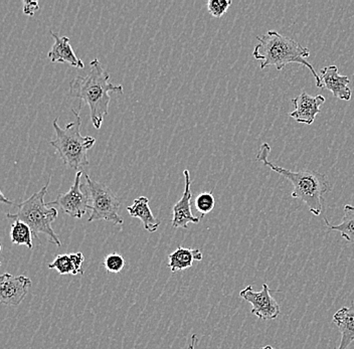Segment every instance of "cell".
Segmentation results:
<instances>
[{
  "label": "cell",
  "mask_w": 354,
  "mask_h": 349,
  "mask_svg": "<svg viewBox=\"0 0 354 349\" xmlns=\"http://www.w3.org/2000/svg\"><path fill=\"white\" fill-rule=\"evenodd\" d=\"M103 266L109 273L118 274L123 270L124 266H125V260L119 254L112 253L106 256Z\"/></svg>",
  "instance_id": "44dd1931"
},
{
  "label": "cell",
  "mask_w": 354,
  "mask_h": 349,
  "mask_svg": "<svg viewBox=\"0 0 354 349\" xmlns=\"http://www.w3.org/2000/svg\"><path fill=\"white\" fill-rule=\"evenodd\" d=\"M214 205H216V200L212 192H203L196 198V207L198 213L201 214V218L212 211Z\"/></svg>",
  "instance_id": "ffe728a7"
},
{
  "label": "cell",
  "mask_w": 354,
  "mask_h": 349,
  "mask_svg": "<svg viewBox=\"0 0 354 349\" xmlns=\"http://www.w3.org/2000/svg\"><path fill=\"white\" fill-rule=\"evenodd\" d=\"M292 103L295 106V110L289 113V116L299 123L311 125L319 114L320 107L325 103V98L322 95L310 96L307 93H302L297 98L293 99Z\"/></svg>",
  "instance_id": "8fae6325"
},
{
  "label": "cell",
  "mask_w": 354,
  "mask_h": 349,
  "mask_svg": "<svg viewBox=\"0 0 354 349\" xmlns=\"http://www.w3.org/2000/svg\"><path fill=\"white\" fill-rule=\"evenodd\" d=\"M50 32L55 39L54 46H52V50L48 54L50 62L59 64L68 63V65L77 68H85L83 61H81L75 54L70 44V39L68 37H59L53 30H50Z\"/></svg>",
  "instance_id": "4fadbf2b"
},
{
  "label": "cell",
  "mask_w": 354,
  "mask_h": 349,
  "mask_svg": "<svg viewBox=\"0 0 354 349\" xmlns=\"http://www.w3.org/2000/svg\"><path fill=\"white\" fill-rule=\"evenodd\" d=\"M333 322L342 333L337 349H347L354 341V305L342 307L333 315Z\"/></svg>",
  "instance_id": "5bb4252c"
},
{
  "label": "cell",
  "mask_w": 354,
  "mask_h": 349,
  "mask_svg": "<svg viewBox=\"0 0 354 349\" xmlns=\"http://www.w3.org/2000/svg\"><path fill=\"white\" fill-rule=\"evenodd\" d=\"M231 6L232 0H209L207 2V10L212 17L220 19Z\"/></svg>",
  "instance_id": "7402d4cb"
},
{
  "label": "cell",
  "mask_w": 354,
  "mask_h": 349,
  "mask_svg": "<svg viewBox=\"0 0 354 349\" xmlns=\"http://www.w3.org/2000/svg\"><path fill=\"white\" fill-rule=\"evenodd\" d=\"M241 298L252 305V314L260 318L261 320H274L280 314V305L274 299L270 293L267 284H263L260 292H254L253 287L248 286L240 293Z\"/></svg>",
  "instance_id": "ba28073f"
},
{
  "label": "cell",
  "mask_w": 354,
  "mask_h": 349,
  "mask_svg": "<svg viewBox=\"0 0 354 349\" xmlns=\"http://www.w3.org/2000/svg\"><path fill=\"white\" fill-rule=\"evenodd\" d=\"M198 335L194 334L192 337V342L189 344V348L188 349H196V344H198Z\"/></svg>",
  "instance_id": "d4e9b609"
},
{
  "label": "cell",
  "mask_w": 354,
  "mask_h": 349,
  "mask_svg": "<svg viewBox=\"0 0 354 349\" xmlns=\"http://www.w3.org/2000/svg\"><path fill=\"white\" fill-rule=\"evenodd\" d=\"M39 3L37 1H24V13L28 17H33L35 13L39 12Z\"/></svg>",
  "instance_id": "cb8c5ba5"
},
{
  "label": "cell",
  "mask_w": 354,
  "mask_h": 349,
  "mask_svg": "<svg viewBox=\"0 0 354 349\" xmlns=\"http://www.w3.org/2000/svg\"><path fill=\"white\" fill-rule=\"evenodd\" d=\"M183 176L185 178V189L183 198L174 205L172 209L174 218H172V227L174 229L183 227L187 229L189 224H198L201 218L194 216L192 213V180L188 169L183 170Z\"/></svg>",
  "instance_id": "30bf717a"
},
{
  "label": "cell",
  "mask_w": 354,
  "mask_h": 349,
  "mask_svg": "<svg viewBox=\"0 0 354 349\" xmlns=\"http://www.w3.org/2000/svg\"><path fill=\"white\" fill-rule=\"evenodd\" d=\"M271 147L267 143H263L260 148L257 160L264 163L266 167L286 178L293 185L292 198H299L308 207L309 211L315 216H320L322 211V198L324 194L332 191V187L327 176L315 170H301L294 172L291 170L278 167L270 162L269 156Z\"/></svg>",
  "instance_id": "3957f363"
},
{
  "label": "cell",
  "mask_w": 354,
  "mask_h": 349,
  "mask_svg": "<svg viewBox=\"0 0 354 349\" xmlns=\"http://www.w3.org/2000/svg\"><path fill=\"white\" fill-rule=\"evenodd\" d=\"M75 115V120L68 123L65 128L59 127V118L54 120L55 131V140H50V144L57 150L59 158L66 165L73 169L82 170L88 167L87 152L96 143V139L92 136L83 137L81 134L82 119L79 110L72 109Z\"/></svg>",
  "instance_id": "277c9868"
},
{
  "label": "cell",
  "mask_w": 354,
  "mask_h": 349,
  "mask_svg": "<svg viewBox=\"0 0 354 349\" xmlns=\"http://www.w3.org/2000/svg\"><path fill=\"white\" fill-rule=\"evenodd\" d=\"M109 93L123 94V86L111 83L110 75L98 59L90 63V70L86 77L77 76L70 83V95L80 99L81 104L90 108L91 121L96 129H100L104 118L109 112Z\"/></svg>",
  "instance_id": "6da1fadb"
},
{
  "label": "cell",
  "mask_w": 354,
  "mask_h": 349,
  "mask_svg": "<svg viewBox=\"0 0 354 349\" xmlns=\"http://www.w3.org/2000/svg\"><path fill=\"white\" fill-rule=\"evenodd\" d=\"M203 252L199 249H187L178 247L174 252L168 256V267L170 268L171 273L176 272L187 270L194 265V261H203Z\"/></svg>",
  "instance_id": "2e32d148"
},
{
  "label": "cell",
  "mask_w": 354,
  "mask_h": 349,
  "mask_svg": "<svg viewBox=\"0 0 354 349\" xmlns=\"http://www.w3.org/2000/svg\"><path fill=\"white\" fill-rule=\"evenodd\" d=\"M0 196H1V202H2L8 203V205H17V203L11 202V200H8V198H6V196H4L3 192L0 191Z\"/></svg>",
  "instance_id": "484cf974"
},
{
  "label": "cell",
  "mask_w": 354,
  "mask_h": 349,
  "mask_svg": "<svg viewBox=\"0 0 354 349\" xmlns=\"http://www.w3.org/2000/svg\"><path fill=\"white\" fill-rule=\"evenodd\" d=\"M32 284V280L26 276L2 274L0 276V302L11 306H19L28 295Z\"/></svg>",
  "instance_id": "9c48e42d"
},
{
  "label": "cell",
  "mask_w": 354,
  "mask_h": 349,
  "mask_svg": "<svg viewBox=\"0 0 354 349\" xmlns=\"http://www.w3.org/2000/svg\"><path fill=\"white\" fill-rule=\"evenodd\" d=\"M127 211L132 218H139L143 223L144 229L148 233L153 234L158 229L160 222L152 214L149 207V200L146 196L136 198L131 207H127Z\"/></svg>",
  "instance_id": "9a60e30c"
},
{
  "label": "cell",
  "mask_w": 354,
  "mask_h": 349,
  "mask_svg": "<svg viewBox=\"0 0 354 349\" xmlns=\"http://www.w3.org/2000/svg\"><path fill=\"white\" fill-rule=\"evenodd\" d=\"M320 79L322 88L331 92L335 98L351 101L353 94L348 86L351 79L347 76L339 75L336 66L331 65L323 68L320 72Z\"/></svg>",
  "instance_id": "7c38bea8"
},
{
  "label": "cell",
  "mask_w": 354,
  "mask_h": 349,
  "mask_svg": "<svg viewBox=\"0 0 354 349\" xmlns=\"http://www.w3.org/2000/svg\"><path fill=\"white\" fill-rule=\"evenodd\" d=\"M83 173V170H79L70 191L66 194H59L54 202H46L48 207H59L71 218H83L87 214L88 209H91V205L88 202L91 200L90 191L87 185L81 183Z\"/></svg>",
  "instance_id": "52a82bcc"
},
{
  "label": "cell",
  "mask_w": 354,
  "mask_h": 349,
  "mask_svg": "<svg viewBox=\"0 0 354 349\" xmlns=\"http://www.w3.org/2000/svg\"><path fill=\"white\" fill-rule=\"evenodd\" d=\"M48 269L57 270L59 275H73L74 276L75 269L73 264L72 257L70 255H57L55 256L54 262L48 265Z\"/></svg>",
  "instance_id": "d6986e66"
},
{
  "label": "cell",
  "mask_w": 354,
  "mask_h": 349,
  "mask_svg": "<svg viewBox=\"0 0 354 349\" xmlns=\"http://www.w3.org/2000/svg\"><path fill=\"white\" fill-rule=\"evenodd\" d=\"M50 183V178L41 191L35 192L24 202L17 203L15 207L19 209L17 214H8L6 216L10 220H21L30 225L35 238H39V234H44L48 236L50 242L61 247V240L52 227V224L57 220L59 213L55 207H50L44 202V196L48 194Z\"/></svg>",
  "instance_id": "5b68a950"
},
{
  "label": "cell",
  "mask_w": 354,
  "mask_h": 349,
  "mask_svg": "<svg viewBox=\"0 0 354 349\" xmlns=\"http://www.w3.org/2000/svg\"><path fill=\"white\" fill-rule=\"evenodd\" d=\"M71 257H72L73 264H74L75 273L74 276L76 275H83V264L85 262V257H84L83 253H76V254H71Z\"/></svg>",
  "instance_id": "603a6c76"
},
{
  "label": "cell",
  "mask_w": 354,
  "mask_h": 349,
  "mask_svg": "<svg viewBox=\"0 0 354 349\" xmlns=\"http://www.w3.org/2000/svg\"><path fill=\"white\" fill-rule=\"evenodd\" d=\"M257 39L259 44L254 46L253 57L262 61V70L274 66L277 70H282L289 64H298L309 68L316 79V86L322 88L319 75L306 59L310 56L308 48L301 46L295 39L285 37L276 30H268L264 35H258Z\"/></svg>",
  "instance_id": "7a4b0ae2"
},
{
  "label": "cell",
  "mask_w": 354,
  "mask_h": 349,
  "mask_svg": "<svg viewBox=\"0 0 354 349\" xmlns=\"http://www.w3.org/2000/svg\"><path fill=\"white\" fill-rule=\"evenodd\" d=\"M261 349H274V348H272L271 346H264V348H262Z\"/></svg>",
  "instance_id": "4316f807"
},
{
  "label": "cell",
  "mask_w": 354,
  "mask_h": 349,
  "mask_svg": "<svg viewBox=\"0 0 354 349\" xmlns=\"http://www.w3.org/2000/svg\"><path fill=\"white\" fill-rule=\"evenodd\" d=\"M324 222L329 231L338 232L347 242L354 244V207L353 205H345L344 218L342 224L332 225L326 218H324Z\"/></svg>",
  "instance_id": "e0dca14e"
},
{
  "label": "cell",
  "mask_w": 354,
  "mask_h": 349,
  "mask_svg": "<svg viewBox=\"0 0 354 349\" xmlns=\"http://www.w3.org/2000/svg\"><path fill=\"white\" fill-rule=\"evenodd\" d=\"M85 178L93 202L88 222L106 220L117 225H123V218L119 214L121 202L118 196L105 183L91 180L87 173H85Z\"/></svg>",
  "instance_id": "8992f818"
},
{
  "label": "cell",
  "mask_w": 354,
  "mask_h": 349,
  "mask_svg": "<svg viewBox=\"0 0 354 349\" xmlns=\"http://www.w3.org/2000/svg\"><path fill=\"white\" fill-rule=\"evenodd\" d=\"M32 231L30 225L21 220H15L11 225L10 237L13 245H22L32 249Z\"/></svg>",
  "instance_id": "ac0fdd59"
}]
</instances>
